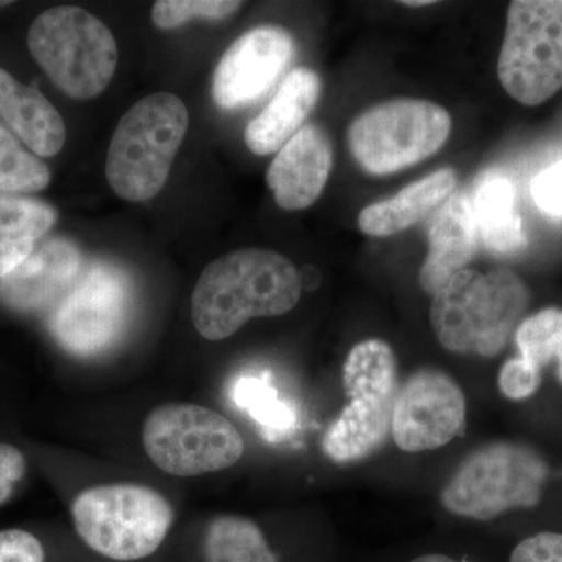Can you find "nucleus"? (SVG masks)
<instances>
[{
    "instance_id": "nucleus-1",
    "label": "nucleus",
    "mask_w": 562,
    "mask_h": 562,
    "mask_svg": "<svg viewBox=\"0 0 562 562\" xmlns=\"http://www.w3.org/2000/svg\"><path fill=\"white\" fill-rule=\"evenodd\" d=\"M301 294V276L284 255L266 249L232 251L210 262L199 277L192 292V322L203 338L222 341L255 317L290 313Z\"/></svg>"
},
{
    "instance_id": "nucleus-2",
    "label": "nucleus",
    "mask_w": 562,
    "mask_h": 562,
    "mask_svg": "<svg viewBox=\"0 0 562 562\" xmlns=\"http://www.w3.org/2000/svg\"><path fill=\"white\" fill-rule=\"evenodd\" d=\"M530 303V291L506 269H462L432 295L431 327L443 349L492 358L501 353Z\"/></svg>"
},
{
    "instance_id": "nucleus-3",
    "label": "nucleus",
    "mask_w": 562,
    "mask_h": 562,
    "mask_svg": "<svg viewBox=\"0 0 562 562\" xmlns=\"http://www.w3.org/2000/svg\"><path fill=\"white\" fill-rule=\"evenodd\" d=\"M190 114L179 95L155 92L122 116L106 155V180L121 199L144 202L165 188Z\"/></svg>"
},
{
    "instance_id": "nucleus-4",
    "label": "nucleus",
    "mask_w": 562,
    "mask_h": 562,
    "mask_svg": "<svg viewBox=\"0 0 562 562\" xmlns=\"http://www.w3.org/2000/svg\"><path fill=\"white\" fill-rule=\"evenodd\" d=\"M27 44L55 87L77 101L106 90L120 57L110 29L79 7H54L41 13Z\"/></svg>"
},
{
    "instance_id": "nucleus-5",
    "label": "nucleus",
    "mask_w": 562,
    "mask_h": 562,
    "mask_svg": "<svg viewBox=\"0 0 562 562\" xmlns=\"http://www.w3.org/2000/svg\"><path fill=\"white\" fill-rule=\"evenodd\" d=\"M81 541L114 561H136L160 549L173 522L172 506L136 484H106L81 492L72 505Z\"/></svg>"
},
{
    "instance_id": "nucleus-6",
    "label": "nucleus",
    "mask_w": 562,
    "mask_h": 562,
    "mask_svg": "<svg viewBox=\"0 0 562 562\" xmlns=\"http://www.w3.org/2000/svg\"><path fill=\"white\" fill-rule=\"evenodd\" d=\"M549 468L541 454L524 443L498 441L473 450L441 492L454 516L491 520L541 502Z\"/></svg>"
},
{
    "instance_id": "nucleus-7",
    "label": "nucleus",
    "mask_w": 562,
    "mask_h": 562,
    "mask_svg": "<svg viewBox=\"0 0 562 562\" xmlns=\"http://www.w3.org/2000/svg\"><path fill=\"white\" fill-rule=\"evenodd\" d=\"M450 132L452 117L441 105L397 99L372 106L351 122L349 147L364 171L387 176L441 150Z\"/></svg>"
},
{
    "instance_id": "nucleus-8",
    "label": "nucleus",
    "mask_w": 562,
    "mask_h": 562,
    "mask_svg": "<svg viewBox=\"0 0 562 562\" xmlns=\"http://www.w3.org/2000/svg\"><path fill=\"white\" fill-rule=\"evenodd\" d=\"M147 457L173 476H199L241 460L244 439L220 413L192 403H166L144 422Z\"/></svg>"
},
{
    "instance_id": "nucleus-9",
    "label": "nucleus",
    "mask_w": 562,
    "mask_h": 562,
    "mask_svg": "<svg viewBox=\"0 0 562 562\" xmlns=\"http://www.w3.org/2000/svg\"><path fill=\"white\" fill-rule=\"evenodd\" d=\"M498 79L527 106L541 105L561 90L562 2L517 0L509 5Z\"/></svg>"
},
{
    "instance_id": "nucleus-10",
    "label": "nucleus",
    "mask_w": 562,
    "mask_h": 562,
    "mask_svg": "<svg viewBox=\"0 0 562 562\" xmlns=\"http://www.w3.org/2000/svg\"><path fill=\"white\" fill-rule=\"evenodd\" d=\"M131 310V286L124 273L95 266L81 276L55 310L50 331L63 349L92 357L120 339Z\"/></svg>"
},
{
    "instance_id": "nucleus-11",
    "label": "nucleus",
    "mask_w": 562,
    "mask_h": 562,
    "mask_svg": "<svg viewBox=\"0 0 562 562\" xmlns=\"http://www.w3.org/2000/svg\"><path fill=\"white\" fill-rule=\"evenodd\" d=\"M464 422L465 397L458 383L441 371L422 369L398 390L391 435L405 452H427L453 441Z\"/></svg>"
},
{
    "instance_id": "nucleus-12",
    "label": "nucleus",
    "mask_w": 562,
    "mask_h": 562,
    "mask_svg": "<svg viewBox=\"0 0 562 562\" xmlns=\"http://www.w3.org/2000/svg\"><path fill=\"white\" fill-rule=\"evenodd\" d=\"M294 55L290 32L262 25L239 36L214 70L213 99L222 110H238L271 90Z\"/></svg>"
},
{
    "instance_id": "nucleus-13",
    "label": "nucleus",
    "mask_w": 562,
    "mask_h": 562,
    "mask_svg": "<svg viewBox=\"0 0 562 562\" xmlns=\"http://www.w3.org/2000/svg\"><path fill=\"white\" fill-rule=\"evenodd\" d=\"M81 255L68 239L41 244L21 266L0 279V302L18 313H40L63 301L80 276Z\"/></svg>"
},
{
    "instance_id": "nucleus-14",
    "label": "nucleus",
    "mask_w": 562,
    "mask_h": 562,
    "mask_svg": "<svg viewBox=\"0 0 562 562\" xmlns=\"http://www.w3.org/2000/svg\"><path fill=\"white\" fill-rule=\"evenodd\" d=\"M333 168V146L319 125H305L283 147L269 168V190L280 209H308L319 199Z\"/></svg>"
},
{
    "instance_id": "nucleus-15",
    "label": "nucleus",
    "mask_w": 562,
    "mask_h": 562,
    "mask_svg": "<svg viewBox=\"0 0 562 562\" xmlns=\"http://www.w3.org/2000/svg\"><path fill=\"white\" fill-rule=\"evenodd\" d=\"M476 236L471 198L457 194L447 199L428 232L430 249L422 266V288L435 295L454 273L462 271L475 254Z\"/></svg>"
},
{
    "instance_id": "nucleus-16",
    "label": "nucleus",
    "mask_w": 562,
    "mask_h": 562,
    "mask_svg": "<svg viewBox=\"0 0 562 562\" xmlns=\"http://www.w3.org/2000/svg\"><path fill=\"white\" fill-rule=\"evenodd\" d=\"M322 81L314 70L288 74L269 105L247 125L246 144L255 155L280 150L299 131L319 101Z\"/></svg>"
},
{
    "instance_id": "nucleus-17",
    "label": "nucleus",
    "mask_w": 562,
    "mask_h": 562,
    "mask_svg": "<svg viewBox=\"0 0 562 562\" xmlns=\"http://www.w3.org/2000/svg\"><path fill=\"white\" fill-rule=\"evenodd\" d=\"M0 117L38 157L63 149L66 125L61 114L36 88L27 87L0 68Z\"/></svg>"
},
{
    "instance_id": "nucleus-18",
    "label": "nucleus",
    "mask_w": 562,
    "mask_h": 562,
    "mask_svg": "<svg viewBox=\"0 0 562 562\" xmlns=\"http://www.w3.org/2000/svg\"><path fill=\"white\" fill-rule=\"evenodd\" d=\"M457 173L446 168L409 184L387 201L372 203L358 217L361 232L375 238L397 235L438 210L452 195Z\"/></svg>"
},
{
    "instance_id": "nucleus-19",
    "label": "nucleus",
    "mask_w": 562,
    "mask_h": 562,
    "mask_svg": "<svg viewBox=\"0 0 562 562\" xmlns=\"http://www.w3.org/2000/svg\"><path fill=\"white\" fill-rule=\"evenodd\" d=\"M394 405L375 397L350 398L338 419L325 432L324 452L338 464L371 457L391 432Z\"/></svg>"
},
{
    "instance_id": "nucleus-20",
    "label": "nucleus",
    "mask_w": 562,
    "mask_h": 562,
    "mask_svg": "<svg viewBox=\"0 0 562 562\" xmlns=\"http://www.w3.org/2000/svg\"><path fill=\"white\" fill-rule=\"evenodd\" d=\"M473 217L484 244L497 254H514L527 244L513 181L486 173L476 181L471 198Z\"/></svg>"
},
{
    "instance_id": "nucleus-21",
    "label": "nucleus",
    "mask_w": 562,
    "mask_h": 562,
    "mask_svg": "<svg viewBox=\"0 0 562 562\" xmlns=\"http://www.w3.org/2000/svg\"><path fill=\"white\" fill-rule=\"evenodd\" d=\"M57 213L49 203L22 195H0V279L35 251L36 243L54 227Z\"/></svg>"
},
{
    "instance_id": "nucleus-22",
    "label": "nucleus",
    "mask_w": 562,
    "mask_h": 562,
    "mask_svg": "<svg viewBox=\"0 0 562 562\" xmlns=\"http://www.w3.org/2000/svg\"><path fill=\"white\" fill-rule=\"evenodd\" d=\"M347 397H375L394 405L397 398V360L390 344L369 339L357 344L344 364Z\"/></svg>"
},
{
    "instance_id": "nucleus-23",
    "label": "nucleus",
    "mask_w": 562,
    "mask_h": 562,
    "mask_svg": "<svg viewBox=\"0 0 562 562\" xmlns=\"http://www.w3.org/2000/svg\"><path fill=\"white\" fill-rule=\"evenodd\" d=\"M203 562H279L258 525L241 516H221L210 524Z\"/></svg>"
},
{
    "instance_id": "nucleus-24",
    "label": "nucleus",
    "mask_w": 562,
    "mask_h": 562,
    "mask_svg": "<svg viewBox=\"0 0 562 562\" xmlns=\"http://www.w3.org/2000/svg\"><path fill=\"white\" fill-rule=\"evenodd\" d=\"M49 183V168L0 124V195L31 194Z\"/></svg>"
},
{
    "instance_id": "nucleus-25",
    "label": "nucleus",
    "mask_w": 562,
    "mask_h": 562,
    "mask_svg": "<svg viewBox=\"0 0 562 562\" xmlns=\"http://www.w3.org/2000/svg\"><path fill=\"white\" fill-rule=\"evenodd\" d=\"M516 342L525 361L542 369L558 362V379L562 383V310L547 308L532 314L517 327Z\"/></svg>"
},
{
    "instance_id": "nucleus-26",
    "label": "nucleus",
    "mask_w": 562,
    "mask_h": 562,
    "mask_svg": "<svg viewBox=\"0 0 562 562\" xmlns=\"http://www.w3.org/2000/svg\"><path fill=\"white\" fill-rule=\"evenodd\" d=\"M235 402L246 409L266 431L271 432L272 439L284 435L294 424V413L288 403L281 402L277 391L265 380L246 376L235 384L233 391Z\"/></svg>"
},
{
    "instance_id": "nucleus-27",
    "label": "nucleus",
    "mask_w": 562,
    "mask_h": 562,
    "mask_svg": "<svg viewBox=\"0 0 562 562\" xmlns=\"http://www.w3.org/2000/svg\"><path fill=\"white\" fill-rule=\"evenodd\" d=\"M235 0H158L151 9V21L162 31L180 27L192 18L222 21L241 10Z\"/></svg>"
},
{
    "instance_id": "nucleus-28",
    "label": "nucleus",
    "mask_w": 562,
    "mask_h": 562,
    "mask_svg": "<svg viewBox=\"0 0 562 562\" xmlns=\"http://www.w3.org/2000/svg\"><path fill=\"white\" fill-rule=\"evenodd\" d=\"M541 384V369L535 368L522 357L513 358L503 364L498 375V386L505 397L512 401H525L531 397Z\"/></svg>"
},
{
    "instance_id": "nucleus-29",
    "label": "nucleus",
    "mask_w": 562,
    "mask_h": 562,
    "mask_svg": "<svg viewBox=\"0 0 562 562\" xmlns=\"http://www.w3.org/2000/svg\"><path fill=\"white\" fill-rule=\"evenodd\" d=\"M531 195L543 213L562 217V160L536 176L531 183Z\"/></svg>"
},
{
    "instance_id": "nucleus-30",
    "label": "nucleus",
    "mask_w": 562,
    "mask_h": 562,
    "mask_svg": "<svg viewBox=\"0 0 562 562\" xmlns=\"http://www.w3.org/2000/svg\"><path fill=\"white\" fill-rule=\"evenodd\" d=\"M509 562H562V535L547 531L525 539Z\"/></svg>"
},
{
    "instance_id": "nucleus-31",
    "label": "nucleus",
    "mask_w": 562,
    "mask_h": 562,
    "mask_svg": "<svg viewBox=\"0 0 562 562\" xmlns=\"http://www.w3.org/2000/svg\"><path fill=\"white\" fill-rule=\"evenodd\" d=\"M43 546L31 532L0 531V562H44Z\"/></svg>"
},
{
    "instance_id": "nucleus-32",
    "label": "nucleus",
    "mask_w": 562,
    "mask_h": 562,
    "mask_svg": "<svg viewBox=\"0 0 562 562\" xmlns=\"http://www.w3.org/2000/svg\"><path fill=\"white\" fill-rule=\"evenodd\" d=\"M24 475V454L9 443H0V505L9 501L14 484L21 482Z\"/></svg>"
},
{
    "instance_id": "nucleus-33",
    "label": "nucleus",
    "mask_w": 562,
    "mask_h": 562,
    "mask_svg": "<svg viewBox=\"0 0 562 562\" xmlns=\"http://www.w3.org/2000/svg\"><path fill=\"white\" fill-rule=\"evenodd\" d=\"M412 562H461L453 560V558L446 557V554H424V557L416 558ZM464 562V561H462Z\"/></svg>"
},
{
    "instance_id": "nucleus-34",
    "label": "nucleus",
    "mask_w": 562,
    "mask_h": 562,
    "mask_svg": "<svg viewBox=\"0 0 562 562\" xmlns=\"http://www.w3.org/2000/svg\"><path fill=\"white\" fill-rule=\"evenodd\" d=\"M431 3H435V2H431V0H419V2H416V0H409V2H402V5H406V7H427V5H431Z\"/></svg>"
},
{
    "instance_id": "nucleus-35",
    "label": "nucleus",
    "mask_w": 562,
    "mask_h": 562,
    "mask_svg": "<svg viewBox=\"0 0 562 562\" xmlns=\"http://www.w3.org/2000/svg\"><path fill=\"white\" fill-rule=\"evenodd\" d=\"M11 2H9V0H0V9H2V7H7V5H10Z\"/></svg>"
}]
</instances>
